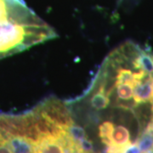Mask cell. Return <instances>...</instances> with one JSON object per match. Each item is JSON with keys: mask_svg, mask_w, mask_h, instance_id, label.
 <instances>
[{"mask_svg": "<svg viewBox=\"0 0 153 153\" xmlns=\"http://www.w3.org/2000/svg\"><path fill=\"white\" fill-rule=\"evenodd\" d=\"M55 38L23 0H0V60Z\"/></svg>", "mask_w": 153, "mask_h": 153, "instance_id": "1", "label": "cell"}, {"mask_svg": "<svg viewBox=\"0 0 153 153\" xmlns=\"http://www.w3.org/2000/svg\"><path fill=\"white\" fill-rule=\"evenodd\" d=\"M152 87H153V76H152Z\"/></svg>", "mask_w": 153, "mask_h": 153, "instance_id": "2", "label": "cell"}]
</instances>
